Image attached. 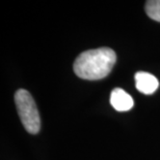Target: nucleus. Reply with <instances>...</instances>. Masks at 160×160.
<instances>
[{
  "label": "nucleus",
  "mask_w": 160,
  "mask_h": 160,
  "mask_svg": "<svg viewBox=\"0 0 160 160\" xmlns=\"http://www.w3.org/2000/svg\"><path fill=\"white\" fill-rule=\"evenodd\" d=\"M117 55L110 48H99L82 52L73 65L74 72L80 79L97 81L106 78L113 68Z\"/></svg>",
  "instance_id": "f257e3e1"
},
{
  "label": "nucleus",
  "mask_w": 160,
  "mask_h": 160,
  "mask_svg": "<svg viewBox=\"0 0 160 160\" xmlns=\"http://www.w3.org/2000/svg\"><path fill=\"white\" fill-rule=\"evenodd\" d=\"M110 104L118 112H127L134 105L133 98L121 88H115L111 91Z\"/></svg>",
  "instance_id": "20e7f679"
},
{
  "label": "nucleus",
  "mask_w": 160,
  "mask_h": 160,
  "mask_svg": "<svg viewBox=\"0 0 160 160\" xmlns=\"http://www.w3.org/2000/svg\"><path fill=\"white\" fill-rule=\"evenodd\" d=\"M145 9L152 20L160 22V0H147Z\"/></svg>",
  "instance_id": "39448f33"
},
{
  "label": "nucleus",
  "mask_w": 160,
  "mask_h": 160,
  "mask_svg": "<svg viewBox=\"0 0 160 160\" xmlns=\"http://www.w3.org/2000/svg\"><path fill=\"white\" fill-rule=\"evenodd\" d=\"M15 102L19 117L27 132L30 134L39 133L41 119L31 94L24 89H19L15 93Z\"/></svg>",
  "instance_id": "f03ea898"
},
{
  "label": "nucleus",
  "mask_w": 160,
  "mask_h": 160,
  "mask_svg": "<svg viewBox=\"0 0 160 160\" xmlns=\"http://www.w3.org/2000/svg\"><path fill=\"white\" fill-rule=\"evenodd\" d=\"M135 86L136 89L144 94H153L157 90L159 82L153 74L146 71H138L135 73Z\"/></svg>",
  "instance_id": "7ed1b4c3"
}]
</instances>
